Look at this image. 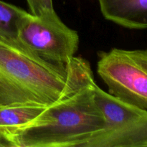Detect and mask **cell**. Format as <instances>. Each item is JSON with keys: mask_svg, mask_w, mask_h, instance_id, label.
Returning a JSON list of instances; mask_svg holds the SVG:
<instances>
[{"mask_svg": "<svg viewBox=\"0 0 147 147\" xmlns=\"http://www.w3.org/2000/svg\"><path fill=\"white\" fill-rule=\"evenodd\" d=\"M93 81L90 64L83 57L54 64L19 40L0 39V105L51 106Z\"/></svg>", "mask_w": 147, "mask_h": 147, "instance_id": "1", "label": "cell"}, {"mask_svg": "<svg viewBox=\"0 0 147 147\" xmlns=\"http://www.w3.org/2000/svg\"><path fill=\"white\" fill-rule=\"evenodd\" d=\"M93 83L47 106L28 127L10 137L12 147H85L105 129Z\"/></svg>", "mask_w": 147, "mask_h": 147, "instance_id": "2", "label": "cell"}, {"mask_svg": "<svg viewBox=\"0 0 147 147\" xmlns=\"http://www.w3.org/2000/svg\"><path fill=\"white\" fill-rule=\"evenodd\" d=\"M97 72L109 93L147 111V50L100 52Z\"/></svg>", "mask_w": 147, "mask_h": 147, "instance_id": "3", "label": "cell"}, {"mask_svg": "<svg viewBox=\"0 0 147 147\" xmlns=\"http://www.w3.org/2000/svg\"><path fill=\"white\" fill-rule=\"evenodd\" d=\"M18 40L45 61L67 65L79 46L77 31L67 27L55 9L40 15L29 13L20 27Z\"/></svg>", "mask_w": 147, "mask_h": 147, "instance_id": "4", "label": "cell"}, {"mask_svg": "<svg viewBox=\"0 0 147 147\" xmlns=\"http://www.w3.org/2000/svg\"><path fill=\"white\" fill-rule=\"evenodd\" d=\"M93 92L95 100L106 123L104 130L100 134L123 127L147 112L104 91L96 83L93 84Z\"/></svg>", "mask_w": 147, "mask_h": 147, "instance_id": "5", "label": "cell"}, {"mask_svg": "<svg viewBox=\"0 0 147 147\" xmlns=\"http://www.w3.org/2000/svg\"><path fill=\"white\" fill-rule=\"evenodd\" d=\"M106 20L132 30L147 29V0H98Z\"/></svg>", "mask_w": 147, "mask_h": 147, "instance_id": "6", "label": "cell"}, {"mask_svg": "<svg viewBox=\"0 0 147 147\" xmlns=\"http://www.w3.org/2000/svg\"><path fill=\"white\" fill-rule=\"evenodd\" d=\"M147 112L129 124L116 130L102 134L85 147H146Z\"/></svg>", "mask_w": 147, "mask_h": 147, "instance_id": "7", "label": "cell"}, {"mask_svg": "<svg viewBox=\"0 0 147 147\" xmlns=\"http://www.w3.org/2000/svg\"><path fill=\"white\" fill-rule=\"evenodd\" d=\"M47 107L28 104L0 105V129L8 135L10 140L13 134L34 123Z\"/></svg>", "mask_w": 147, "mask_h": 147, "instance_id": "8", "label": "cell"}, {"mask_svg": "<svg viewBox=\"0 0 147 147\" xmlns=\"http://www.w3.org/2000/svg\"><path fill=\"white\" fill-rule=\"evenodd\" d=\"M28 14L23 9L0 0V39L19 40V30Z\"/></svg>", "mask_w": 147, "mask_h": 147, "instance_id": "9", "label": "cell"}, {"mask_svg": "<svg viewBox=\"0 0 147 147\" xmlns=\"http://www.w3.org/2000/svg\"><path fill=\"white\" fill-rule=\"evenodd\" d=\"M33 15H40L45 11L54 9L53 0H26Z\"/></svg>", "mask_w": 147, "mask_h": 147, "instance_id": "10", "label": "cell"}, {"mask_svg": "<svg viewBox=\"0 0 147 147\" xmlns=\"http://www.w3.org/2000/svg\"><path fill=\"white\" fill-rule=\"evenodd\" d=\"M0 147H11L9 136L0 129Z\"/></svg>", "mask_w": 147, "mask_h": 147, "instance_id": "11", "label": "cell"}, {"mask_svg": "<svg viewBox=\"0 0 147 147\" xmlns=\"http://www.w3.org/2000/svg\"><path fill=\"white\" fill-rule=\"evenodd\" d=\"M146 147H147V146H146Z\"/></svg>", "mask_w": 147, "mask_h": 147, "instance_id": "12", "label": "cell"}]
</instances>
